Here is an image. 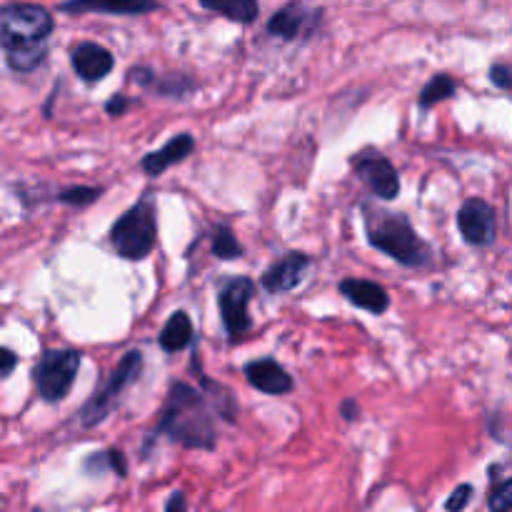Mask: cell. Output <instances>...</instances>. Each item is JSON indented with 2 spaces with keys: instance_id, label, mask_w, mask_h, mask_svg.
<instances>
[{
  "instance_id": "obj_1",
  "label": "cell",
  "mask_w": 512,
  "mask_h": 512,
  "mask_svg": "<svg viewBox=\"0 0 512 512\" xmlns=\"http://www.w3.org/2000/svg\"><path fill=\"white\" fill-rule=\"evenodd\" d=\"M158 430L183 448L210 450L215 445V420L205 405V395L188 383H175L160 410Z\"/></svg>"
},
{
  "instance_id": "obj_2",
  "label": "cell",
  "mask_w": 512,
  "mask_h": 512,
  "mask_svg": "<svg viewBox=\"0 0 512 512\" xmlns=\"http://www.w3.org/2000/svg\"><path fill=\"white\" fill-rule=\"evenodd\" d=\"M363 215L365 235H368L373 248L383 250L385 255L398 260L400 265H408V268L428 263L430 248L420 240V235L415 233L405 215L388 213V210H380L375 205H365Z\"/></svg>"
},
{
  "instance_id": "obj_3",
  "label": "cell",
  "mask_w": 512,
  "mask_h": 512,
  "mask_svg": "<svg viewBox=\"0 0 512 512\" xmlns=\"http://www.w3.org/2000/svg\"><path fill=\"white\" fill-rule=\"evenodd\" d=\"M158 225H155V208L150 200H140L138 205L120 215L110 230V243L118 250L120 258L143 260L153 253Z\"/></svg>"
},
{
  "instance_id": "obj_4",
  "label": "cell",
  "mask_w": 512,
  "mask_h": 512,
  "mask_svg": "<svg viewBox=\"0 0 512 512\" xmlns=\"http://www.w3.org/2000/svg\"><path fill=\"white\" fill-rule=\"evenodd\" d=\"M53 28V15L43 5L13 3L5 5L3 13H0V40H3V48H13V45H40L48 40Z\"/></svg>"
},
{
  "instance_id": "obj_5",
  "label": "cell",
  "mask_w": 512,
  "mask_h": 512,
  "mask_svg": "<svg viewBox=\"0 0 512 512\" xmlns=\"http://www.w3.org/2000/svg\"><path fill=\"white\" fill-rule=\"evenodd\" d=\"M83 355L78 350H48L33 368L38 395L48 403H58L73 388Z\"/></svg>"
},
{
  "instance_id": "obj_6",
  "label": "cell",
  "mask_w": 512,
  "mask_h": 512,
  "mask_svg": "<svg viewBox=\"0 0 512 512\" xmlns=\"http://www.w3.org/2000/svg\"><path fill=\"white\" fill-rule=\"evenodd\" d=\"M140 370H143V355H140L138 350H130V353L120 360L118 368L113 370L108 383H105L103 388L95 390L93 398H90L88 403H85V408L80 410V423H83L85 428H93L100 420H105V415L113 410V405L118 403L123 390L128 388L130 383H135Z\"/></svg>"
},
{
  "instance_id": "obj_7",
  "label": "cell",
  "mask_w": 512,
  "mask_h": 512,
  "mask_svg": "<svg viewBox=\"0 0 512 512\" xmlns=\"http://www.w3.org/2000/svg\"><path fill=\"white\" fill-rule=\"evenodd\" d=\"M255 293V285L250 278H230L225 280L220 288V315H223V325L228 330V338L233 343L243 340L250 330V313L248 305Z\"/></svg>"
},
{
  "instance_id": "obj_8",
  "label": "cell",
  "mask_w": 512,
  "mask_h": 512,
  "mask_svg": "<svg viewBox=\"0 0 512 512\" xmlns=\"http://www.w3.org/2000/svg\"><path fill=\"white\" fill-rule=\"evenodd\" d=\"M353 168L355 173H358V178L368 183V188L373 190L375 198L395 200L400 195L398 170L393 168V163H390L385 155H378V153L355 155Z\"/></svg>"
},
{
  "instance_id": "obj_9",
  "label": "cell",
  "mask_w": 512,
  "mask_h": 512,
  "mask_svg": "<svg viewBox=\"0 0 512 512\" xmlns=\"http://www.w3.org/2000/svg\"><path fill=\"white\" fill-rule=\"evenodd\" d=\"M458 228L470 245H490L498 235L493 205L480 198H468L458 213Z\"/></svg>"
},
{
  "instance_id": "obj_10",
  "label": "cell",
  "mask_w": 512,
  "mask_h": 512,
  "mask_svg": "<svg viewBox=\"0 0 512 512\" xmlns=\"http://www.w3.org/2000/svg\"><path fill=\"white\" fill-rule=\"evenodd\" d=\"M70 63H73V70L78 73L80 80H85V83H98V80H103L105 75H110V70H113L115 65V58L108 48L85 40V43L75 45L73 48Z\"/></svg>"
},
{
  "instance_id": "obj_11",
  "label": "cell",
  "mask_w": 512,
  "mask_h": 512,
  "mask_svg": "<svg viewBox=\"0 0 512 512\" xmlns=\"http://www.w3.org/2000/svg\"><path fill=\"white\" fill-rule=\"evenodd\" d=\"M318 18H320L318 10H310L308 5L288 3L268 20V33L275 35V38L295 40L300 38L305 30L313 28V25L318 23Z\"/></svg>"
},
{
  "instance_id": "obj_12",
  "label": "cell",
  "mask_w": 512,
  "mask_h": 512,
  "mask_svg": "<svg viewBox=\"0 0 512 512\" xmlns=\"http://www.w3.org/2000/svg\"><path fill=\"white\" fill-rule=\"evenodd\" d=\"M308 265L310 258L305 253H288L285 258H280L273 268L265 270L260 283H263V288L268 290V293H288V290L298 288Z\"/></svg>"
},
{
  "instance_id": "obj_13",
  "label": "cell",
  "mask_w": 512,
  "mask_h": 512,
  "mask_svg": "<svg viewBox=\"0 0 512 512\" xmlns=\"http://www.w3.org/2000/svg\"><path fill=\"white\" fill-rule=\"evenodd\" d=\"M158 0H65L63 13H108V15H145L158 10Z\"/></svg>"
},
{
  "instance_id": "obj_14",
  "label": "cell",
  "mask_w": 512,
  "mask_h": 512,
  "mask_svg": "<svg viewBox=\"0 0 512 512\" xmlns=\"http://www.w3.org/2000/svg\"><path fill=\"white\" fill-rule=\"evenodd\" d=\"M245 378L253 388H258L265 395H285L293 390V378L288 375V370L280 368L270 358L245 365Z\"/></svg>"
},
{
  "instance_id": "obj_15",
  "label": "cell",
  "mask_w": 512,
  "mask_h": 512,
  "mask_svg": "<svg viewBox=\"0 0 512 512\" xmlns=\"http://www.w3.org/2000/svg\"><path fill=\"white\" fill-rule=\"evenodd\" d=\"M340 293L355 305V308L365 310V313L383 315L390 308V298L385 293V288H380L378 283H370V280L360 278H348L340 283Z\"/></svg>"
},
{
  "instance_id": "obj_16",
  "label": "cell",
  "mask_w": 512,
  "mask_h": 512,
  "mask_svg": "<svg viewBox=\"0 0 512 512\" xmlns=\"http://www.w3.org/2000/svg\"><path fill=\"white\" fill-rule=\"evenodd\" d=\"M193 150H195L193 135L180 133V135H175L173 140H168V143H165L160 150H153V153L145 155V158H143V170L148 175L165 173V170H168L170 165H175V163H180V160H185L190 153H193Z\"/></svg>"
},
{
  "instance_id": "obj_17",
  "label": "cell",
  "mask_w": 512,
  "mask_h": 512,
  "mask_svg": "<svg viewBox=\"0 0 512 512\" xmlns=\"http://www.w3.org/2000/svg\"><path fill=\"white\" fill-rule=\"evenodd\" d=\"M160 348L165 353H178V350L188 348L190 340H193V323H190L188 313L178 310L168 318L165 328L160 330Z\"/></svg>"
},
{
  "instance_id": "obj_18",
  "label": "cell",
  "mask_w": 512,
  "mask_h": 512,
  "mask_svg": "<svg viewBox=\"0 0 512 512\" xmlns=\"http://www.w3.org/2000/svg\"><path fill=\"white\" fill-rule=\"evenodd\" d=\"M205 10L220 13L223 18L235 20V23H253L258 18V0H200Z\"/></svg>"
},
{
  "instance_id": "obj_19",
  "label": "cell",
  "mask_w": 512,
  "mask_h": 512,
  "mask_svg": "<svg viewBox=\"0 0 512 512\" xmlns=\"http://www.w3.org/2000/svg\"><path fill=\"white\" fill-rule=\"evenodd\" d=\"M5 50V60L13 70L18 73H28V70H35L40 63L45 60V43L40 45H13V48H3Z\"/></svg>"
},
{
  "instance_id": "obj_20",
  "label": "cell",
  "mask_w": 512,
  "mask_h": 512,
  "mask_svg": "<svg viewBox=\"0 0 512 512\" xmlns=\"http://www.w3.org/2000/svg\"><path fill=\"white\" fill-rule=\"evenodd\" d=\"M455 90H458V85H455V80L450 78V75H445V73L435 75V78L425 85L423 93H420V98H418L420 108H430V105L440 103V100L453 98Z\"/></svg>"
},
{
  "instance_id": "obj_21",
  "label": "cell",
  "mask_w": 512,
  "mask_h": 512,
  "mask_svg": "<svg viewBox=\"0 0 512 512\" xmlns=\"http://www.w3.org/2000/svg\"><path fill=\"white\" fill-rule=\"evenodd\" d=\"M213 255L218 260H235L243 255V245L235 240L233 230L225 228V225H220L218 230H215L213 235Z\"/></svg>"
},
{
  "instance_id": "obj_22",
  "label": "cell",
  "mask_w": 512,
  "mask_h": 512,
  "mask_svg": "<svg viewBox=\"0 0 512 512\" xmlns=\"http://www.w3.org/2000/svg\"><path fill=\"white\" fill-rule=\"evenodd\" d=\"M98 198H100V190L98 188H85V185H78V188H68V190H63V193L58 195L60 203L75 205V208H80V205L95 203Z\"/></svg>"
},
{
  "instance_id": "obj_23",
  "label": "cell",
  "mask_w": 512,
  "mask_h": 512,
  "mask_svg": "<svg viewBox=\"0 0 512 512\" xmlns=\"http://www.w3.org/2000/svg\"><path fill=\"white\" fill-rule=\"evenodd\" d=\"M490 508H493V512H508L512 508V480H505L500 488L493 490Z\"/></svg>"
},
{
  "instance_id": "obj_24",
  "label": "cell",
  "mask_w": 512,
  "mask_h": 512,
  "mask_svg": "<svg viewBox=\"0 0 512 512\" xmlns=\"http://www.w3.org/2000/svg\"><path fill=\"white\" fill-rule=\"evenodd\" d=\"M470 498H473V488H470V485H460V488H455L453 495L448 498V503H445V510L460 512L465 508V505L470 503Z\"/></svg>"
},
{
  "instance_id": "obj_25",
  "label": "cell",
  "mask_w": 512,
  "mask_h": 512,
  "mask_svg": "<svg viewBox=\"0 0 512 512\" xmlns=\"http://www.w3.org/2000/svg\"><path fill=\"white\" fill-rule=\"evenodd\" d=\"M490 80L498 88H512V68L510 65H493L490 68Z\"/></svg>"
},
{
  "instance_id": "obj_26",
  "label": "cell",
  "mask_w": 512,
  "mask_h": 512,
  "mask_svg": "<svg viewBox=\"0 0 512 512\" xmlns=\"http://www.w3.org/2000/svg\"><path fill=\"white\" fill-rule=\"evenodd\" d=\"M130 100L125 98V95H113V98L108 100V105H105V110H108V115H113V118H120V115L128 110Z\"/></svg>"
},
{
  "instance_id": "obj_27",
  "label": "cell",
  "mask_w": 512,
  "mask_h": 512,
  "mask_svg": "<svg viewBox=\"0 0 512 512\" xmlns=\"http://www.w3.org/2000/svg\"><path fill=\"white\" fill-rule=\"evenodd\" d=\"M0 355H3V368H0V378H10V373H13L15 370V365H18V358H15V353L13 350H8V348H3L0 350Z\"/></svg>"
},
{
  "instance_id": "obj_28",
  "label": "cell",
  "mask_w": 512,
  "mask_h": 512,
  "mask_svg": "<svg viewBox=\"0 0 512 512\" xmlns=\"http://www.w3.org/2000/svg\"><path fill=\"white\" fill-rule=\"evenodd\" d=\"M165 512H188V503H185L183 493H173L170 495L168 505H165Z\"/></svg>"
},
{
  "instance_id": "obj_29",
  "label": "cell",
  "mask_w": 512,
  "mask_h": 512,
  "mask_svg": "<svg viewBox=\"0 0 512 512\" xmlns=\"http://www.w3.org/2000/svg\"><path fill=\"white\" fill-rule=\"evenodd\" d=\"M108 460H110V468H113L115 473H118V475H125V473H128V465H125L123 453H118V450H110V453H108Z\"/></svg>"
},
{
  "instance_id": "obj_30",
  "label": "cell",
  "mask_w": 512,
  "mask_h": 512,
  "mask_svg": "<svg viewBox=\"0 0 512 512\" xmlns=\"http://www.w3.org/2000/svg\"><path fill=\"white\" fill-rule=\"evenodd\" d=\"M340 413H343L345 420H355V418H358L360 408H358V403H355V400H345V403L340 405Z\"/></svg>"
},
{
  "instance_id": "obj_31",
  "label": "cell",
  "mask_w": 512,
  "mask_h": 512,
  "mask_svg": "<svg viewBox=\"0 0 512 512\" xmlns=\"http://www.w3.org/2000/svg\"><path fill=\"white\" fill-rule=\"evenodd\" d=\"M130 78L133 80H138V83H150V78H153V75H150V70H140V68H135L133 73H130Z\"/></svg>"
}]
</instances>
